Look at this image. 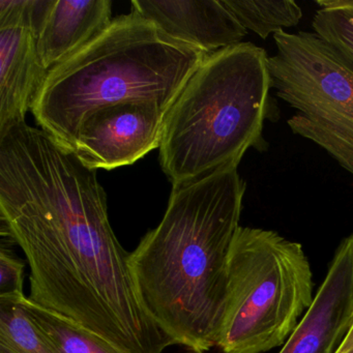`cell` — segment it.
I'll return each instance as SVG.
<instances>
[{"mask_svg":"<svg viewBox=\"0 0 353 353\" xmlns=\"http://www.w3.org/2000/svg\"><path fill=\"white\" fill-rule=\"evenodd\" d=\"M353 317V233L339 243L323 282L279 353H336Z\"/></svg>","mask_w":353,"mask_h":353,"instance_id":"9","label":"cell"},{"mask_svg":"<svg viewBox=\"0 0 353 353\" xmlns=\"http://www.w3.org/2000/svg\"><path fill=\"white\" fill-rule=\"evenodd\" d=\"M110 0H48L38 32V53L49 72L88 46L110 26Z\"/></svg>","mask_w":353,"mask_h":353,"instance_id":"11","label":"cell"},{"mask_svg":"<svg viewBox=\"0 0 353 353\" xmlns=\"http://www.w3.org/2000/svg\"><path fill=\"white\" fill-rule=\"evenodd\" d=\"M223 3L245 30L262 39L299 26L303 18L301 8L292 0H223Z\"/></svg>","mask_w":353,"mask_h":353,"instance_id":"13","label":"cell"},{"mask_svg":"<svg viewBox=\"0 0 353 353\" xmlns=\"http://www.w3.org/2000/svg\"><path fill=\"white\" fill-rule=\"evenodd\" d=\"M23 297H0V353H57L26 313Z\"/></svg>","mask_w":353,"mask_h":353,"instance_id":"14","label":"cell"},{"mask_svg":"<svg viewBox=\"0 0 353 353\" xmlns=\"http://www.w3.org/2000/svg\"><path fill=\"white\" fill-rule=\"evenodd\" d=\"M312 28L353 65V0H318Z\"/></svg>","mask_w":353,"mask_h":353,"instance_id":"15","label":"cell"},{"mask_svg":"<svg viewBox=\"0 0 353 353\" xmlns=\"http://www.w3.org/2000/svg\"><path fill=\"white\" fill-rule=\"evenodd\" d=\"M166 113L154 102L103 107L82 121L71 152L92 170L129 166L160 148Z\"/></svg>","mask_w":353,"mask_h":353,"instance_id":"8","label":"cell"},{"mask_svg":"<svg viewBox=\"0 0 353 353\" xmlns=\"http://www.w3.org/2000/svg\"><path fill=\"white\" fill-rule=\"evenodd\" d=\"M208 55L132 10L49 72L32 113L43 131L71 150L82 121L103 107L154 102L168 111Z\"/></svg>","mask_w":353,"mask_h":353,"instance_id":"3","label":"cell"},{"mask_svg":"<svg viewBox=\"0 0 353 353\" xmlns=\"http://www.w3.org/2000/svg\"><path fill=\"white\" fill-rule=\"evenodd\" d=\"M26 263L5 248L0 251V297L24 296Z\"/></svg>","mask_w":353,"mask_h":353,"instance_id":"16","label":"cell"},{"mask_svg":"<svg viewBox=\"0 0 353 353\" xmlns=\"http://www.w3.org/2000/svg\"><path fill=\"white\" fill-rule=\"evenodd\" d=\"M353 348V317L351 320L350 326H349L348 332L345 336L344 341L341 344L340 348L336 353H345Z\"/></svg>","mask_w":353,"mask_h":353,"instance_id":"17","label":"cell"},{"mask_svg":"<svg viewBox=\"0 0 353 353\" xmlns=\"http://www.w3.org/2000/svg\"><path fill=\"white\" fill-rule=\"evenodd\" d=\"M131 5L169 38L206 54L241 44L248 34L223 0H133Z\"/></svg>","mask_w":353,"mask_h":353,"instance_id":"10","label":"cell"},{"mask_svg":"<svg viewBox=\"0 0 353 353\" xmlns=\"http://www.w3.org/2000/svg\"><path fill=\"white\" fill-rule=\"evenodd\" d=\"M22 305L57 353H125L100 334L41 307L28 296L22 299Z\"/></svg>","mask_w":353,"mask_h":353,"instance_id":"12","label":"cell"},{"mask_svg":"<svg viewBox=\"0 0 353 353\" xmlns=\"http://www.w3.org/2000/svg\"><path fill=\"white\" fill-rule=\"evenodd\" d=\"M268 57L243 42L205 57L167 111L160 164L173 188L237 168L261 150L270 109Z\"/></svg>","mask_w":353,"mask_h":353,"instance_id":"4","label":"cell"},{"mask_svg":"<svg viewBox=\"0 0 353 353\" xmlns=\"http://www.w3.org/2000/svg\"><path fill=\"white\" fill-rule=\"evenodd\" d=\"M314 296L313 270L301 243L239 226L216 347L222 353H265L284 346Z\"/></svg>","mask_w":353,"mask_h":353,"instance_id":"5","label":"cell"},{"mask_svg":"<svg viewBox=\"0 0 353 353\" xmlns=\"http://www.w3.org/2000/svg\"><path fill=\"white\" fill-rule=\"evenodd\" d=\"M0 218L30 264V301L125 353L174 345L138 296L97 170L26 123L0 134Z\"/></svg>","mask_w":353,"mask_h":353,"instance_id":"1","label":"cell"},{"mask_svg":"<svg viewBox=\"0 0 353 353\" xmlns=\"http://www.w3.org/2000/svg\"><path fill=\"white\" fill-rule=\"evenodd\" d=\"M270 85L297 111L294 135L317 144L353 176V65L314 32L274 34Z\"/></svg>","mask_w":353,"mask_h":353,"instance_id":"6","label":"cell"},{"mask_svg":"<svg viewBox=\"0 0 353 353\" xmlns=\"http://www.w3.org/2000/svg\"><path fill=\"white\" fill-rule=\"evenodd\" d=\"M47 0H0V134L26 123L48 71L38 53Z\"/></svg>","mask_w":353,"mask_h":353,"instance_id":"7","label":"cell"},{"mask_svg":"<svg viewBox=\"0 0 353 353\" xmlns=\"http://www.w3.org/2000/svg\"><path fill=\"white\" fill-rule=\"evenodd\" d=\"M245 189L237 168L173 188L160 224L130 253L144 309L174 345L193 353L216 346Z\"/></svg>","mask_w":353,"mask_h":353,"instance_id":"2","label":"cell"},{"mask_svg":"<svg viewBox=\"0 0 353 353\" xmlns=\"http://www.w3.org/2000/svg\"><path fill=\"white\" fill-rule=\"evenodd\" d=\"M345 353H353V348L350 349V350L347 351V352Z\"/></svg>","mask_w":353,"mask_h":353,"instance_id":"18","label":"cell"}]
</instances>
